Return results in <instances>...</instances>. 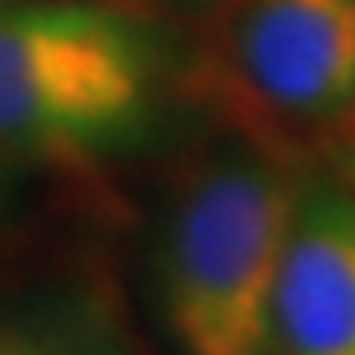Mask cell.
<instances>
[{"label":"cell","mask_w":355,"mask_h":355,"mask_svg":"<svg viewBox=\"0 0 355 355\" xmlns=\"http://www.w3.org/2000/svg\"><path fill=\"white\" fill-rule=\"evenodd\" d=\"M170 51L158 28L99 4L0 12V158L76 166L139 142Z\"/></svg>","instance_id":"1"},{"label":"cell","mask_w":355,"mask_h":355,"mask_svg":"<svg viewBox=\"0 0 355 355\" xmlns=\"http://www.w3.org/2000/svg\"><path fill=\"white\" fill-rule=\"evenodd\" d=\"M296 198V170L249 142L182 178L154 253L182 355H272V292Z\"/></svg>","instance_id":"2"},{"label":"cell","mask_w":355,"mask_h":355,"mask_svg":"<svg viewBox=\"0 0 355 355\" xmlns=\"http://www.w3.org/2000/svg\"><path fill=\"white\" fill-rule=\"evenodd\" d=\"M328 162H331V170L340 174V182H347V186L355 190V135H352L347 142H340L336 150H331Z\"/></svg>","instance_id":"6"},{"label":"cell","mask_w":355,"mask_h":355,"mask_svg":"<svg viewBox=\"0 0 355 355\" xmlns=\"http://www.w3.org/2000/svg\"><path fill=\"white\" fill-rule=\"evenodd\" d=\"M209 67L245 142L292 170L355 135V0H237Z\"/></svg>","instance_id":"3"},{"label":"cell","mask_w":355,"mask_h":355,"mask_svg":"<svg viewBox=\"0 0 355 355\" xmlns=\"http://www.w3.org/2000/svg\"><path fill=\"white\" fill-rule=\"evenodd\" d=\"M272 355H355V190L300 182L272 292Z\"/></svg>","instance_id":"4"},{"label":"cell","mask_w":355,"mask_h":355,"mask_svg":"<svg viewBox=\"0 0 355 355\" xmlns=\"http://www.w3.org/2000/svg\"><path fill=\"white\" fill-rule=\"evenodd\" d=\"M0 355H91L64 328L48 324H0Z\"/></svg>","instance_id":"5"}]
</instances>
